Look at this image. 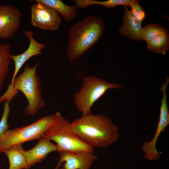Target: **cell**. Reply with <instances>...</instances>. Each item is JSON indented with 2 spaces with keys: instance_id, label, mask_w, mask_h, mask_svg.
<instances>
[{
  "instance_id": "cell-1",
  "label": "cell",
  "mask_w": 169,
  "mask_h": 169,
  "mask_svg": "<svg viewBox=\"0 0 169 169\" xmlns=\"http://www.w3.org/2000/svg\"><path fill=\"white\" fill-rule=\"evenodd\" d=\"M70 123L73 132L93 147L105 148L116 142L119 136L118 127L104 114L82 116Z\"/></svg>"
},
{
  "instance_id": "cell-2",
  "label": "cell",
  "mask_w": 169,
  "mask_h": 169,
  "mask_svg": "<svg viewBox=\"0 0 169 169\" xmlns=\"http://www.w3.org/2000/svg\"><path fill=\"white\" fill-rule=\"evenodd\" d=\"M41 62H38L33 67L26 66L23 71L11 82L5 93L0 97V103L4 100L10 102L18 90L26 97L28 105L26 106L27 115H33L46 106L42 97L39 77L36 70Z\"/></svg>"
},
{
  "instance_id": "cell-3",
  "label": "cell",
  "mask_w": 169,
  "mask_h": 169,
  "mask_svg": "<svg viewBox=\"0 0 169 169\" xmlns=\"http://www.w3.org/2000/svg\"><path fill=\"white\" fill-rule=\"evenodd\" d=\"M105 28L102 19L93 15L72 26L68 32L67 54L69 59H78L100 38Z\"/></svg>"
},
{
  "instance_id": "cell-4",
  "label": "cell",
  "mask_w": 169,
  "mask_h": 169,
  "mask_svg": "<svg viewBox=\"0 0 169 169\" xmlns=\"http://www.w3.org/2000/svg\"><path fill=\"white\" fill-rule=\"evenodd\" d=\"M49 124L43 136L56 143V151L93 152V147L86 143L72 131L71 123L58 112Z\"/></svg>"
},
{
  "instance_id": "cell-5",
  "label": "cell",
  "mask_w": 169,
  "mask_h": 169,
  "mask_svg": "<svg viewBox=\"0 0 169 169\" xmlns=\"http://www.w3.org/2000/svg\"><path fill=\"white\" fill-rule=\"evenodd\" d=\"M116 88L124 89L120 84L111 83L93 75L84 77L80 90L74 94V104L82 116L92 114L91 109L94 103L108 90Z\"/></svg>"
},
{
  "instance_id": "cell-6",
  "label": "cell",
  "mask_w": 169,
  "mask_h": 169,
  "mask_svg": "<svg viewBox=\"0 0 169 169\" xmlns=\"http://www.w3.org/2000/svg\"><path fill=\"white\" fill-rule=\"evenodd\" d=\"M55 116V114L49 115L30 125L7 131L0 136V152L10 146L38 140L43 136L48 125Z\"/></svg>"
},
{
  "instance_id": "cell-7",
  "label": "cell",
  "mask_w": 169,
  "mask_h": 169,
  "mask_svg": "<svg viewBox=\"0 0 169 169\" xmlns=\"http://www.w3.org/2000/svg\"><path fill=\"white\" fill-rule=\"evenodd\" d=\"M30 22L34 26L45 30L54 31L61 23L59 13L50 7L36 2L31 6Z\"/></svg>"
},
{
  "instance_id": "cell-8",
  "label": "cell",
  "mask_w": 169,
  "mask_h": 169,
  "mask_svg": "<svg viewBox=\"0 0 169 169\" xmlns=\"http://www.w3.org/2000/svg\"><path fill=\"white\" fill-rule=\"evenodd\" d=\"M59 153V161L54 169H59L64 161L60 169H89L97 159L92 152L64 151Z\"/></svg>"
},
{
  "instance_id": "cell-9",
  "label": "cell",
  "mask_w": 169,
  "mask_h": 169,
  "mask_svg": "<svg viewBox=\"0 0 169 169\" xmlns=\"http://www.w3.org/2000/svg\"><path fill=\"white\" fill-rule=\"evenodd\" d=\"M22 15L13 6H0V38L8 39L14 35L19 27Z\"/></svg>"
},
{
  "instance_id": "cell-10",
  "label": "cell",
  "mask_w": 169,
  "mask_h": 169,
  "mask_svg": "<svg viewBox=\"0 0 169 169\" xmlns=\"http://www.w3.org/2000/svg\"><path fill=\"white\" fill-rule=\"evenodd\" d=\"M161 102L159 120L155 134L151 141L144 142L142 147L144 157L147 160H156L160 157L156 148L157 141L161 133L169 124V111L166 100L163 99Z\"/></svg>"
},
{
  "instance_id": "cell-11",
  "label": "cell",
  "mask_w": 169,
  "mask_h": 169,
  "mask_svg": "<svg viewBox=\"0 0 169 169\" xmlns=\"http://www.w3.org/2000/svg\"><path fill=\"white\" fill-rule=\"evenodd\" d=\"M23 32L29 39V46L26 51L20 54L15 55L11 54L10 59L13 61L15 64V69L11 82L13 81L24 63L33 56L42 54V52L41 50L46 45L45 44L40 43L36 41L33 37V33L32 31L26 30Z\"/></svg>"
},
{
  "instance_id": "cell-12",
  "label": "cell",
  "mask_w": 169,
  "mask_h": 169,
  "mask_svg": "<svg viewBox=\"0 0 169 169\" xmlns=\"http://www.w3.org/2000/svg\"><path fill=\"white\" fill-rule=\"evenodd\" d=\"M31 149L26 151L27 169L43 161L50 153L56 151L55 145L43 136Z\"/></svg>"
},
{
  "instance_id": "cell-13",
  "label": "cell",
  "mask_w": 169,
  "mask_h": 169,
  "mask_svg": "<svg viewBox=\"0 0 169 169\" xmlns=\"http://www.w3.org/2000/svg\"><path fill=\"white\" fill-rule=\"evenodd\" d=\"M124 12L123 16V24L118 29L119 33L136 41L141 40L140 34L142 27L141 25L132 17L131 12L124 6Z\"/></svg>"
},
{
  "instance_id": "cell-14",
  "label": "cell",
  "mask_w": 169,
  "mask_h": 169,
  "mask_svg": "<svg viewBox=\"0 0 169 169\" xmlns=\"http://www.w3.org/2000/svg\"><path fill=\"white\" fill-rule=\"evenodd\" d=\"M2 152L7 156L9 169H27L26 151L23 148L22 144L10 146L3 150Z\"/></svg>"
},
{
  "instance_id": "cell-15",
  "label": "cell",
  "mask_w": 169,
  "mask_h": 169,
  "mask_svg": "<svg viewBox=\"0 0 169 169\" xmlns=\"http://www.w3.org/2000/svg\"><path fill=\"white\" fill-rule=\"evenodd\" d=\"M30 2H39L53 8L63 17L67 22L73 20L77 15V8L68 6L60 0H30Z\"/></svg>"
},
{
  "instance_id": "cell-16",
  "label": "cell",
  "mask_w": 169,
  "mask_h": 169,
  "mask_svg": "<svg viewBox=\"0 0 169 169\" xmlns=\"http://www.w3.org/2000/svg\"><path fill=\"white\" fill-rule=\"evenodd\" d=\"M10 47L8 44L0 45V91L9 70L10 61Z\"/></svg>"
},
{
  "instance_id": "cell-17",
  "label": "cell",
  "mask_w": 169,
  "mask_h": 169,
  "mask_svg": "<svg viewBox=\"0 0 169 169\" xmlns=\"http://www.w3.org/2000/svg\"><path fill=\"white\" fill-rule=\"evenodd\" d=\"M136 0H109L105 1H97L93 0H74L77 8H86L89 6L99 4L110 9L118 5H130L135 2Z\"/></svg>"
},
{
  "instance_id": "cell-18",
  "label": "cell",
  "mask_w": 169,
  "mask_h": 169,
  "mask_svg": "<svg viewBox=\"0 0 169 169\" xmlns=\"http://www.w3.org/2000/svg\"><path fill=\"white\" fill-rule=\"evenodd\" d=\"M148 49L152 52L165 55L169 47V37L167 33L159 35L147 44Z\"/></svg>"
},
{
  "instance_id": "cell-19",
  "label": "cell",
  "mask_w": 169,
  "mask_h": 169,
  "mask_svg": "<svg viewBox=\"0 0 169 169\" xmlns=\"http://www.w3.org/2000/svg\"><path fill=\"white\" fill-rule=\"evenodd\" d=\"M167 32L166 29L157 24H148L142 28L140 38L141 40H144L147 43L156 36L160 34L167 33Z\"/></svg>"
},
{
  "instance_id": "cell-20",
  "label": "cell",
  "mask_w": 169,
  "mask_h": 169,
  "mask_svg": "<svg viewBox=\"0 0 169 169\" xmlns=\"http://www.w3.org/2000/svg\"><path fill=\"white\" fill-rule=\"evenodd\" d=\"M130 6L131 15L133 18L140 24L146 17V13L144 8L141 6L138 0L132 3Z\"/></svg>"
},
{
  "instance_id": "cell-21",
  "label": "cell",
  "mask_w": 169,
  "mask_h": 169,
  "mask_svg": "<svg viewBox=\"0 0 169 169\" xmlns=\"http://www.w3.org/2000/svg\"><path fill=\"white\" fill-rule=\"evenodd\" d=\"M9 102L4 101L3 116L0 122V136L3 135L9 130V127L8 124V118L10 112Z\"/></svg>"
}]
</instances>
